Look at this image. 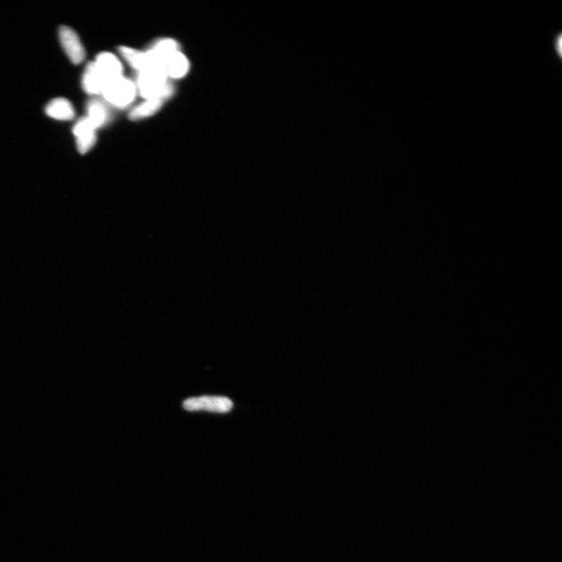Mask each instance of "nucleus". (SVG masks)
<instances>
[{"mask_svg":"<svg viewBox=\"0 0 562 562\" xmlns=\"http://www.w3.org/2000/svg\"><path fill=\"white\" fill-rule=\"evenodd\" d=\"M94 62L105 84L124 76L123 75L124 68L120 60L111 52L99 54Z\"/></svg>","mask_w":562,"mask_h":562,"instance_id":"nucleus-6","label":"nucleus"},{"mask_svg":"<svg viewBox=\"0 0 562 562\" xmlns=\"http://www.w3.org/2000/svg\"><path fill=\"white\" fill-rule=\"evenodd\" d=\"M553 49L559 60H562V33L560 32L556 35L553 36Z\"/></svg>","mask_w":562,"mask_h":562,"instance_id":"nucleus-14","label":"nucleus"},{"mask_svg":"<svg viewBox=\"0 0 562 562\" xmlns=\"http://www.w3.org/2000/svg\"><path fill=\"white\" fill-rule=\"evenodd\" d=\"M163 67L168 79H181L189 74L190 63L187 57L179 50L165 60Z\"/></svg>","mask_w":562,"mask_h":562,"instance_id":"nucleus-8","label":"nucleus"},{"mask_svg":"<svg viewBox=\"0 0 562 562\" xmlns=\"http://www.w3.org/2000/svg\"><path fill=\"white\" fill-rule=\"evenodd\" d=\"M86 118L96 130L106 126L111 120L110 105L103 99H92L87 104Z\"/></svg>","mask_w":562,"mask_h":562,"instance_id":"nucleus-7","label":"nucleus"},{"mask_svg":"<svg viewBox=\"0 0 562 562\" xmlns=\"http://www.w3.org/2000/svg\"><path fill=\"white\" fill-rule=\"evenodd\" d=\"M119 52L130 67H132L137 72H141L152 66L157 65L153 62L147 52L121 46L119 48Z\"/></svg>","mask_w":562,"mask_h":562,"instance_id":"nucleus-11","label":"nucleus"},{"mask_svg":"<svg viewBox=\"0 0 562 562\" xmlns=\"http://www.w3.org/2000/svg\"><path fill=\"white\" fill-rule=\"evenodd\" d=\"M164 101L159 99L145 100L144 102L133 108L129 118L133 120L149 118L159 112L163 107Z\"/></svg>","mask_w":562,"mask_h":562,"instance_id":"nucleus-13","label":"nucleus"},{"mask_svg":"<svg viewBox=\"0 0 562 562\" xmlns=\"http://www.w3.org/2000/svg\"><path fill=\"white\" fill-rule=\"evenodd\" d=\"M59 38L61 45L67 56L74 64H79L86 58V51L79 36L73 29L67 26L60 27Z\"/></svg>","mask_w":562,"mask_h":562,"instance_id":"nucleus-4","label":"nucleus"},{"mask_svg":"<svg viewBox=\"0 0 562 562\" xmlns=\"http://www.w3.org/2000/svg\"><path fill=\"white\" fill-rule=\"evenodd\" d=\"M137 94L135 83L122 76L107 82L104 84L101 96L110 106L118 109H125L134 103Z\"/></svg>","mask_w":562,"mask_h":562,"instance_id":"nucleus-2","label":"nucleus"},{"mask_svg":"<svg viewBox=\"0 0 562 562\" xmlns=\"http://www.w3.org/2000/svg\"><path fill=\"white\" fill-rule=\"evenodd\" d=\"M232 400L221 396H202L191 398L183 403L184 409L189 412L207 411L226 413L232 410Z\"/></svg>","mask_w":562,"mask_h":562,"instance_id":"nucleus-3","label":"nucleus"},{"mask_svg":"<svg viewBox=\"0 0 562 562\" xmlns=\"http://www.w3.org/2000/svg\"><path fill=\"white\" fill-rule=\"evenodd\" d=\"M135 83L137 94L145 100L159 99L165 102L174 94V87L169 82L163 66H152L138 72Z\"/></svg>","mask_w":562,"mask_h":562,"instance_id":"nucleus-1","label":"nucleus"},{"mask_svg":"<svg viewBox=\"0 0 562 562\" xmlns=\"http://www.w3.org/2000/svg\"><path fill=\"white\" fill-rule=\"evenodd\" d=\"M96 130L86 117L77 121L73 133L76 138L77 148L80 153L86 154L94 147L97 140Z\"/></svg>","mask_w":562,"mask_h":562,"instance_id":"nucleus-5","label":"nucleus"},{"mask_svg":"<svg viewBox=\"0 0 562 562\" xmlns=\"http://www.w3.org/2000/svg\"><path fill=\"white\" fill-rule=\"evenodd\" d=\"M82 88L87 94L91 96L101 95L104 86V80L94 62H89L82 76Z\"/></svg>","mask_w":562,"mask_h":562,"instance_id":"nucleus-10","label":"nucleus"},{"mask_svg":"<svg viewBox=\"0 0 562 562\" xmlns=\"http://www.w3.org/2000/svg\"><path fill=\"white\" fill-rule=\"evenodd\" d=\"M45 113L51 118L58 120H71L75 116L74 106L64 98H57L45 107Z\"/></svg>","mask_w":562,"mask_h":562,"instance_id":"nucleus-12","label":"nucleus"},{"mask_svg":"<svg viewBox=\"0 0 562 562\" xmlns=\"http://www.w3.org/2000/svg\"><path fill=\"white\" fill-rule=\"evenodd\" d=\"M180 50V45L173 38H161L154 43L146 51L154 61V63L163 66L165 60L176 51Z\"/></svg>","mask_w":562,"mask_h":562,"instance_id":"nucleus-9","label":"nucleus"}]
</instances>
